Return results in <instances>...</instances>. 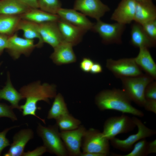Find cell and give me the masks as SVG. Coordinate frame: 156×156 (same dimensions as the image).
I'll use <instances>...</instances> for the list:
<instances>
[{"instance_id": "6da1fadb", "label": "cell", "mask_w": 156, "mask_h": 156, "mask_svg": "<svg viewBox=\"0 0 156 156\" xmlns=\"http://www.w3.org/2000/svg\"><path fill=\"white\" fill-rule=\"evenodd\" d=\"M19 92L26 99L24 104L19 106V110L22 111L23 116H34L45 124L44 119L36 115L37 110L40 109L38 107L37 104L41 101L50 104L49 99L54 98L57 94L56 86L46 83L42 84L38 81L23 86Z\"/></svg>"}, {"instance_id": "7a4b0ae2", "label": "cell", "mask_w": 156, "mask_h": 156, "mask_svg": "<svg viewBox=\"0 0 156 156\" xmlns=\"http://www.w3.org/2000/svg\"><path fill=\"white\" fill-rule=\"evenodd\" d=\"M94 99L96 105L101 111L112 110L139 117L144 116L142 111L132 105L131 101L122 90H103L96 95Z\"/></svg>"}, {"instance_id": "3957f363", "label": "cell", "mask_w": 156, "mask_h": 156, "mask_svg": "<svg viewBox=\"0 0 156 156\" xmlns=\"http://www.w3.org/2000/svg\"><path fill=\"white\" fill-rule=\"evenodd\" d=\"M36 131L38 135L42 139L43 145L47 152L57 156L68 155L56 124L45 127L38 123Z\"/></svg>"}, {"instance_id": "277c9868", "label": "cell", "mask_w": 156, "mask_h": 156, "mask_svg": "<svg viewBox=\"0 0 156 156\" xmlns=\"http://www.w3.org/2000/svg\"><path fill=\"white\" fill-rule=\"evenodd\" d=\"M120 79L122 90L130 100L140 107H143L146 100L144 95L145 90L147 85L154 79L147 74Z\"/></svg>"}, {"instance_id": "5b68a950", "label": "cell", "mask_w": 156, "mask_h": 156, "mask_svg": "<svg viewBox=\"0 0 156 156\" xmlns=\"http://www.w3.org/2000/svg\"><path fill=\"white\" fill-rule=\"evenodd\" d=\"M110 141L99 130L90 128L86 129L82 139V152L100 154L104 156L109 155Z\"/></svg>"}, {"instance_id": "8992f818", "label": "cell", "mask_w": 156, "mask_h": 156, "mask_svg": "<svg viewBox=\"0 0 156 156\" xmlns=\"http://www.w3.org/2000/svg\"><path fill=\"white\" fill-rule=\"evenodd\" d=\"M132 118L138 128L137 133L129 135L125 139H120L116 137L111 139L110 142L114 148L123 151H129L132 149L134 144L139 140L156 134L155 130L147 127L140 119L135 116Z\"/></svg>"}, {"instance_id": "52a82bcc", "label": "cell", "mask_w": 156, "mask_h": 156, "mask_svg": "<svg viewBox=\"0 0 156 156\" xmlns=\"http://www.w3.org/2000/svg\"><path fill=\"white\" fill-rule=\"evenodd\" d=\"M136 126L132 118L122 114L108 118L104 123L102 133L110 140L119 134L132 131Z\"/></svg>"}, {"instance_id": "ba28073f", "label": "cell", "mask_w": 156, "mask_h": 156, "mask_svg": "<svg viewBox=\"0 0 156 156\" xmlns=\"http://www.w3.org/2000/svg\"><path fill=\"white\" fill-rule=\"evenodd\" d=\"M125 25L117 22L108 23L100 19L94 24L91 30L99 34L105 44H120Z\"/></svg>"}, {"instance_id": "9c48e42d", "label": "cell", "mask_w": 156, "mask_h": 156, "mask_svg": "<svg viewBox=\"0 0 156 156\" xmlns=\"http://www.w3.org/2000/svg\"><path fill=\"white\" fill-rule=\"evenodd\" d=\"M106 67L116 77L120 79L144 74L136 63L134 58H123L116 60L108 59L106 60Z\"/></svg>"}, {"instance_id": "30bf717a", "label": "cell", "mask_w": 156, "mask_h": 156, "mask_svg": "<svg viewBox=\"0 0 156 156\" xmlns=\"http://www.w3.org/2000/svg\"><path fill=\"white\" fill-rule=\"evenodd\" d=\"M86 130L83 125H81L75 130L60 132L68 155L80 156L82 138Z\"/></svg>"}, {"instance_id": "8fae6325", "label": "cell", "mask_w": 156, "mask_h": 156, "mask_svg": "<svg viewBox=\"0 0 156 156\" xmlns=\"http://www.w3.org/2000/svg\"><path fill=\"white\" fill-rule=\"evenodd\" d=\"M36 47V45L34 40L19 37L15 33L9 36L6 49L12 58L16 60L22 54L29 56Z\"/></svg>"}, {"instance_id": "7c38bea8", "label": "cell", "mask_w": 156, "mask_h": 156, "mask_svg": "<svg viewBox=\"0 0 156 156\" xmlns=\"http://www.w3.org/2000/svg\"><path fill=\"white\" fill-rule=\"evenodd\" d=\"M74 9L96 21L100 19L110 10L109 8L100 0H76Z\"/></svg>"}, {"instance_id": "4fadbf2b", "label": "cell", "mask_w": 156, "mask_h": 156, "mask_svg": "<svg viewBox=\"0 0 156 156\" xmlns=\"http://www.w3.org/2000/svg\"><path fill=\"white\" fill-rule=\"evenodd\" d=\"M39 31L43 42L53 48L64 41L57 22L50 21L38 24Z\"/></svg>"}, {"instance_id": "5bb4252c", "label": "cell", "mask_w": 156, "mask_h": 156, "mask_svg": "<svg viewBox=\"0 0 156 156\" xmlns=\"http://www.w3.org/2000/svg\"><path fill=\"white\" fill-rule=\"evenodd\" d=\"M136 2L134 0H121L111 17V20L122 24L134 21Z\"/></svg>"}, {"instance_id": "9a60e30c", "label": "cell", "mask_w": 156, "mask_h": 156, "mask_svg": "<svg viewBox=\"0 0 156 156\" xmlns=\"http://www.w3.org/2000/svg\"><path fill=\"white\" fill-rule=\"evenodd\" d=\"M34 132L30 128L22 129L13 137V142L5 156H23L25 147L28 142L34 137Z\"/></svg>"}, {"instance_id": "2e32d148", "label": "cell", "mask_w": 156, "mask_h": 156, "mask_svg": "<svg viewBox=\"0 0 156 156\" xmlns=\"http://www.w3.org/2000/svg\"><path fill=\"white\" fill-rule=\"evenodd\" d=\"M57 23L64 41L71 44L73 46L80 42L83 36L87 31L60 18Z\"/></svg>"}, {"instance_id": "e0dca14e", "label": "cell", "mask_w": 156, "mask_h": 156, "mask_svg": "<svg viewBox=\"0 0 156 156\" xmlns=\"http://www.w3.org/2000/svg\"><path fill=\"white\" fill-rule=\"evenodd\" d=\"M57 14L62 19L87 31L91 30L94 24L86 15L74 9L61 8Z\"/></svg>"}, {"instance_id": "ac0fdd59", "label": "cell", "mask_w": 156, "mask_h": 156, "mask_svg": "<svg viewBox=\"0 0 156 156\" xmlns=\"http://www.w3.org/2000/svg\"><path fill=\"white\" fill-rule=\"evenodd\" d=\"M70 44L63 41L54 48L50 56L53 62L57 65L67 64L75 62L76 56Z\"/></svg>"}, {"instance_id": "d6986e66", "label": "cell", "mask_w": 156, "mask_h": 156, "mask_svg": "<svg viewBox=\"0 0 156 156\" xmlns=\"http://www.w3.org/2000/svg\"><path fill=\"white\" fill-rule=\"evenodd\" d=\"M156 19V7L152 1L136 2L134 21L142 25Z\"/></svg>"}, {"instance_id": "ffe728a7", "label": "cell", "mask_w": 156, "mask_h": 156, "mask_svg": "<svg viewBox=\"0 0 156 156\" xmlns=\"http://www.w3.org/2000/svg\"><path fill=\"white\" fill-rule=\"evenodd\" d=\"M131 43L134 46L140 48L155 47L156 42L151 39L144 31L142 25L136 22L131 26Z\"/></svg>"}, {"instance_id": "44dd1931", "label": "cell", "mask_w": 156, "mask_h": 156, "mask_svg": "<svg viewBox=\"0 0 156 156\" xmlns=\"http://www.w3.org/2000/svg\"><path fill=\"white\" fill-rule=\"evenodd\" d=\"M134 59L140 69L154 79H156V64L148 48H140L138 55Z\"/></svg>"}, {"instance_id": "7402d4cb", "label": "cell", "mask_w": 156, "mask_h": 156, "mask_svg": "<svg viewBox=\"0 0 156 156\" xmlns=\"http://www.w3.org/2000/svg\"><path fill=\"white\" fill-rule=\"evenodd\" d=\"M19 30L23 31V36L24 38L30 40L38 39V42L36 44V47L40 48L43 46L44 42L39 32L38 24L21 18L17 29V31Z\"/></svg>"}, {"instance_id": "603a6c76", "label": "cell", "mask_w": 156, "mask_h": 156, "mask_svg": "<svg viewBox=\"0 0 156 156\" xmlns=\"http://www.w3.org/2000/svg\"><path fill=\"white\" fill-rule=\"evenodd\" d=\"M31 9L20 0H0V14L20 15Z\"/></svg>"}, {"instance_id": "cb8c5ba5", "label": "cell", "mask_w": 156, "mask_h": 156, "mask_svg": "<svg viewBox=\"0 0 156 156\" xmlns=\"http://www.w3.org/2000/svg\"><path fill=\"white\" fill-rule=\"evenodd\" d=\"M20 16L22 19L38 24L47 22H57L60 19L57 14L50 13L38 9L31 8Z\"/></svg>"}, {"instance_id": "d4e9b609", "label": "cell", "mask_w": 156, "mask_h": 156, "mask_svg": "<svg viewBox=\"0 0 156 156\" xmlns=\"http://www.w3.org/2000/svg\"><path fill=\"white\" fill-rule=\"evenodd\" d=\"M5 86L0 90V100L4 99L8 101L13 109L19 110V101L24 99L20 92H18L12 85L9 75Z\"/></svg>"}, {"instance_id": "484cf974", "label": "cell", "mask_w": 156, "mask_h": 156, "mask_svg": "<svg viewBox=\"0 0 156 156\" xmlns=\"http://www.w3.org/2000/svg\"><path fill=\"white\" fill-rule=\"evenodd\" d=\"M21 19L20 15L0 14V34L9 36L15 33Z\"/></svg>"}, {"instance_id": "4316f807", "label": "cell", "mask_w": 156, "mask_h": 156, "mask_svg": "<svg viewBox=\"0 0 156 156\" xmlns=\"http://www.w3.org/2000/svg\"><path fill=\"white\" fill-rule=\"evenodd\" d=\"M51 107L49 110L47 118L48 119H56L69 113L64 98L60 93L57 94Z\"/></svg>"}, {"instance_id": "83f0119b", "label": "cell", "mask_w": 156, "mask_h": 156, "mask_svg": "<svg viewBox=\"0 0 156 156\" xmlns=\"http://www.w3.org/2000/svg\"><path fill=\"white\" fill-rule=\"evenodd\" d=\"M56 124L61 131H69L77 128L81 124V121L69 113L55 120Z\"/></svg>"}, {"instance_id": "f1b7e54d", "label": "cell", "mask_w": 156, "mask_h": 156, "mask_svg": "<svg viewBox=\"0 0 156 156\" xmlns=\"http://www.w3.org/2000/svg\"><path fill=\"white\" fill-rule=\"evenodd\" d=\"M148 142L146 138L141 139L134 145L131 151L129 153L123 155L113 154L117 156H146L149 154Z\"/></svg>"}, {"instance_id": "f546056e", "label": "cell", "mask_w": 156, "mask_h": 156, "mask_svg": "<svg viewBox=\"0 0 156 156\" xmlns=\"http://www.w3.org/2000/svg\"><path fill=\"white\" fill-rule=\"evenodd\" d=\"M39 8L47 12L57 14L61 8L62 3L59 0H38Z\"/></svg>"}, {"instance_id": "4dcf8cb0", "label": "cell", "mask_w": 156, "mask_h": 156, "mask_svg": "<svg viewBox=\"0 0 156 156\" xmlns=\"http://www.w3.org/2000/svg\"><path fill=\"white\" fill-rule=\"evenodd\" d=\"M12 106L4 103H0V118L6 117L12 121H17V118L13 111Z\"/></svg>"}, {"instance_id": "1f68e13d", "label": "cell", "mask_w": 156, "mask_h": 156, "mask_svg": "<svg viewBox=\"0 0 156 156\" xmlns=\"http://www.w3.org/2000/svg\"><path fill=\"white\" fill-rule=\"evenodd\" d=\"M147 35L153 40L156 42V19L141 25Z\"/></svg>"}, {"instance_id": "d6a6232c", "label": "cell", "mask_w": 156, "mask_h": 156, "mask_svg": "<svg viewBox=\"0 0 156 156\" xmlns=\"http://www.w3.org/2000/svg\"><path fill=\"white\" fill-rule=\"evenodd\" d=\"M19 126H14L5 129L3 131L0 132V156L2 151L6 147L10 146L9 140L6 138V135L7 133L10 130Z\"/></svg>"}, {"instance_id": "836d02e7", "label": "cell", "mask_w": 156, "mask_h": 156, "mask_svg": "<svg viewBox=\"0 0 156 156\" xmlns=\"http://www.w3.org/2000/svg\"><path fill=\"white\" fill-rule=\"evenodd\" d=\"M145 99L156 100V82L153 81L146 87L144 92Z\"/></svg>"}, {"instance_id": "e575fe53", "label": "cell", "mask_w": 156, "mask_h": 156, "mask_svg": "<svg viewBox=\"0 0 156 156\" xmlns=\"http://www.w3.org/2000/svg\"><path fill=\"white\" fill-rule=\"evenodd\" d=\"M94 63L93 61L90 58L84 57L80 62V68L84 72H89Z\"/></svg>"}, {"instance_id": "d590c367", "label": "cell", "mask_w": 156, "mask_h": 156, "mask_svg": "<svg viewBox=\"0 0 156 156\" xmlns=\"http://www.w3.org/2000/svg\"><path fill=\"white\" fill-rule=\"evenodd\" d=\"M47 152L46 148L43 145L37 147L33 151L24 152L23 156H40Z\"/></svg>"}, {"instance_id": "8d00e7d4", "label": "cell", "mask_w": 156, "mask_h": 156, "mask_svg": "<svg viewBox=\"0 0 156 156\" xmlns=\"http://www.w3.org/2000/svg\"><path fill=\"white\" fill-rule=\"evenodd\" d=\"M143 107L146 110L156 114V100L146 99Z\"/></svg>"}, {"instance_id": "74e56055", "label": "cell", "mask_w": 156, "mask_h": 156, "mask_svg": "<svg viewBox=\"0 0 156 156\" xmlns=\"http://www.w3.org/2000/svg\"><path fill=\"white\" fill-rule=\"evenodd\" d=\"M23 3L31 9H38V0H20Z\"/></svg>"}, {"instance_id": "f35d334b", "label": "cell", "mask_w": 156, "mask_h": 156, "mask_svg": "<svg viewBox=\"0 0 156 156\" xmlns=\"http://www.w3.org/2000/svg\"><path fill=\"white\" fill-rule=\"evenodd\" d=\"M8 36L0 34V53L5 49H6Z\"/></svg>"}, {"instance_id": "ab89813d", "label": "cell", "mask_w": 156, "mask_h": 156, "mask_svg": "<svg viewBox=\"0 0 156 156\" xmlns=\"http://www.w3.org/2000/svg\"><path fill=\"white\" fill-rule=\"evenodd\" d=\"M103 71V68L101 65L98 62H94L90 72L92 74H96L101 73Z\"/></svg>"}, {"instance_id": "60d3db41", "label": "cell", "mask_w": 156, "mask_h": 156, "mask_svg": "<svg viewBox=\"0 0 156 156\" xmlns=\"http://www.w3.org/2000/svg\"><path fill=\"white\" fill-rule=\"evenodd\" d=\"M148 151L149 154L156 153V140L148 142Z\"/></svg>"}, {"instance_id": "b9f144b4", "label": "cell", "mask_w": 156, "mask_h": 156, "mask_svg": "<svg viewBox=\"0 0 156 156\" xmlns=\"http://www.w3.org/2000/svg\"><path fill=\"white\" fill-rule=\"evenodd\" d=\"M80 156H104L103 155L94 153H85L81 152Z\"/></svg>"}, {"instance_id": "7bdbcfd3", "label": "cell", "mask_w": 156, "mask_h": 156, "mask_svg": "<svg viewBox=\"0 0 156 156\" xmlns=\"http://www.w3.org/2000/svg\"><path fill=\"white\" fill-rule=\"evenodd\" d=\"M136 2H140L148 1H152V0H134Z\"/></svg>"}, {"instance_id": "ee69618b", "label": "cell", "mask_w": 156, "mask_h": 156, "mask_svg": "<svg viewBox=\"0 0 156 156\" xmlns=\"http://www.w3.org/2000/svg\"><path fill=\"white\" fill-rule=\"evenodd\" d=\"M1 63H0V65H1Z\"/></svg>"}]
</instances>
